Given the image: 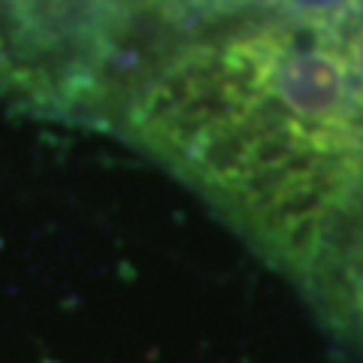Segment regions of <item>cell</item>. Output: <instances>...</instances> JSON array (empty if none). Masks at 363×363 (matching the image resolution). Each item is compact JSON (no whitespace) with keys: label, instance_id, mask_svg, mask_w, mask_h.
<instances>
[{"label":"cell","instance_id":"1","mask_svg":"<svg viewBox=\"0 0 363 363\" xmlns=\"http://www.w3.org/2000/svg\"><path fill=\"white\" fill-rule=\"evenodd\" d=\"M240 49L255 70L260 97H269L303 130L324 136L330 149H345L363 106L336 37L309 28V40L288 30L255 37Z\"/></svg>","mask_w":363,"mask_h":363},{"label":"cell","instance_id":"2","mask_svg":"<svg viewBox=\"0 0 363 363\" xmlns=\"http://www.w3.org/2000/svg\"><path fill=\"white\" fill-rule=\"evenodd\" d=\"M279 6L300 28H315L330 37H342L345 25L351 28L363 16V0H279Z\"/></svg>","mask_w":363,"mask_h":363},{"label":"cell","instance_id":"3","mask_svg":"<svg viewBox=\"0 0 363 363\" xmlns=\"http://www.w3.org/2000/svg\"><path fill=\"white\" fill-rule=\"evenodd\" d=\"M354 312L363 321V264H360V272H357V281H354Z\"/></svg>","mask_w":363,"mask_h":363}]
</instances>
